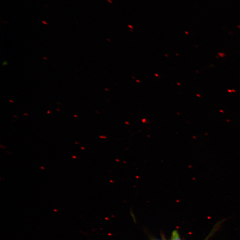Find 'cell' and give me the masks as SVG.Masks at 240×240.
<instances>
[{"label": "cell", "instance_id": "5", "mask_svg": "<svg viewBox=\"0 0 240 240\" xmlns=\"http://www.w3.org/2000/svg\"><path fill=\"white\" fill-rule=\"evenodd\" d=\"M41 168L42 169H44V168L43 167H41Z\"/></svg>", "mask_w": 240, "mask_h": 240}, {"label": "cell", "instance_id": "4", "mask_svg": "<svg viewBox=\"0 0 240 240\" xmlns=\"http://www.w3.org/2000/svg\"><path fill=\"white\" fill-rule=\"evenodd\" d=\"M73 158H75V159L76 158H77L76 157H75V156H73Z\"/></svg>", "mask_w": 240, "mask_h": 240}, {"label": "cell", "instance_id": "2", "mask_svg": "<svg viewBox=\"0 0 240 240\" xmlns=\"http://www.w3.org/2000/svg\"><path fill=\"white\" fill-rule=\"evenodd\" d=\"M2 64H3V66H5V65H6L7 64H8L7 62L5 61V62H3V63H2Z\"/></svg>", "mask_w": 240, "mask_h": 240}, {"label": "cell", "instance_id": "3", "mask_svg": "<svg viewBox=\"0 0 240 240\" xmlns=\"http://www.w3.org/2000/svg\"><path fill=\"white\" fill-rule=\"evenodd\" d=\"M42 23H43L44 24H46V25H47V23L45 22L44 21H42Z\"/></svg>", "mask_w": 240, "mask_h": 240}, {"label": "cell", "instance_id": "1", "mask_svg": "<svg viewBox=\"0 0 240 240\" xmlns=\"http://www.w3.org/2000/svg\"><path fill=\"white\" fill-rule=\"evenodd\" d=\"M171 240H181L177 230H174L172 234Z\"/></svg>", "mask_w": 240, "mask_h": 240}, {"label": "cell", "instance_id": "6", "mask_svg": "<svg viewBox=\"0 0 240 240\" xmlns=\"http://www.w3.org/2000/svg\"><path fill=\"white\" fill-rule=\"evenodd\" d=\"M81 149H85L84 148H83V147H81Z\"/></svg>", "mask_w": 240, "mask_h": 240}]
</instances>
